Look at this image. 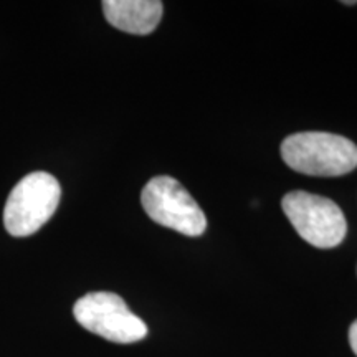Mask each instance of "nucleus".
<instances>
[{
    "instance_id": "nucleus-1",
    "label": "nucleus",
    "mask_w": 357,
    "mask_h": 357,
    "mask_svg": "<svg viewBox=\"0 0 357 357\" xmlns=\"http://www.w3.org/2000/svg\"><path fill=\"white\" fill-rule=\"evenodd\" d=\"M280 151L288 167L306 176L339 177L357 167V146L333 132L291 134L281 142Z\"/></svg>"
},
{
    "instance_id": "nucleus-2",
    "label": "nucleus",
    "mask_w": 357,
    "mask_h": 357,
    "mask_svg": "<svg viewBox=\"0 0 357 357\" xmlns=\"http://www.w3.org/2000/svg\"><path fill=\"white\" fill-rule=\"evenodd\" d=\"M61 187L52 174L37 171L13 187L3 208V225L12 236L38 231L56 212Z\"/></svg>"
},
{
    "instance_id": "nucleus-3",
    "label": "nucleus",
    "mask_w": 357,
    "mask_h": 357,
    "mask_svg": "<svg viewBox=\"0 0 357 357\" xmlns=\"http://www.w3.org/2000/svg\"><path fill=\"white\" fill-rule=\"evenodd\" d=\"M294 230L316 248L337 247L347 234V220L331 199L305 190H291L281 200Z\"/></svg>"
},
{
    "instance_id": "nucleus-4",
    "label": "nucleus",
    "mask_w": 357,
    "mask_h": 357,
    "mask_svg": "<svg viewBox=\"0 0 357 357\" xmlns=\"http://www.w3.org/2000/svg\"><path fill=\"white\" fill-rule=\"evenodd\" d=\"M141 204L151 220L182 235L199 236L207 229L200 205L174 177L151 178L141 192Z\"/></svg>"
},
{
    "instance_id": "nucleus-5",
    "label": "nucleus",
    "mask_w": 357,
    "mask_h": 357,
    "mask_svg": "<svg viewBox=\"0 0 357 357\" xmlns=\"http://www.w3.org/2000/svg\"><path fill=\"white\" fill-rule=\"evenodd\" d=\"M73 316L79 326L106 341L132 344L147 336V326L129 310L119 294L88 293L75 303Z\"/></svg>"
},
{
    "instance_id": "nucleus-6",
    "label": "nucleus",
    "mask_w": 357,
    "mask_h": 357,
    "mask_svg": "<svg viewBox=\"0 0 357 357\" xmlns=\"http://www.w3.org/2000/svg\"><path fill=\"white\" fill-rule=\"evenodd\" d=\"M102 12L114 29L132 35H149L162 19L164 3L159 0H105Z\"/></svg>"
},
{
    "instance_id": "nucleus-7",
    "label": "nucleus",
    "mask_w": 357,
    "mask_h": 357,
    "mask_svg": "<svg viewBox=\"0 0 357 357\" xmlns=\"http://www.w3.org/2000/svg\"><path fill=\"white\" fill-rule=\"evenodd\" d=\"M349 344H351V349L354 351V354L357 356V319L351 324L349 328Z\"/></svg>"
}]
</instances>
